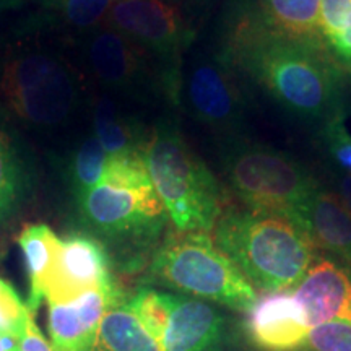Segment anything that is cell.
<instances>
[{
    "label": "cell",
    "mask_w": 351,
    "mask_h": 351,
    "mask_svg": "<svg viewBox=\"0 0 351 351\" xmlns=\"http://www.w3.org/2000/svg\"><path fill=\"white\" fill-rule=\"evenodd\" d=\"M217 51L239 77L301 119L327 121L341 111L340 65L326 44L278 33L258 5L232 3Z\"/></svg>",
    "instance_id": "obj_1"
},
{
    "label": "cell",
    "mask_w": 351,
    "mask_h": 351,
    "mask_svg": "<svg viewBox=\"0 0 351 351\" xmlns=\"http://www.w3.org/2000/svg\"><path fill=\"white\" fill-rule=\"evenodd\" d=\"M46 13L0 39V101L34 130L67 125L82 106L83 86Z\"/></svg>",
    "instance_id": "obj_2"
},
{
    "label": "cell",
    "mask_w": 351,
    "mask_h": 351,
    "mask_svg": "<svg viewBox=\"0 0 351 351\" xmlns=\"http://www.w3.org/2000/svg\"><path fill=\"white\" fill-rule=\"evenodd\" d=\"M213 241L263 293L291 291L317 258L309 236L291 219L225 207Z\"/></svg>",
    "instance_id": "obj_3"
},
{
    "label": "cell",
    "mask_w": 351,
    "mask_h": 351,
    "mask_svg": "<svg viewBox=\"0 0 351 351\" xmlns=\"http://www.w3.org/2000/svg\"><path fill=\"white\" fill-rule=\"evenodd\" d=\"M143 161L174 230L210 232L225 210V192L171 119L148 134Z\"/></svg>",
    "instance_id": "obj_4"
},
{
    "label": "cell",
    "mask_w": 351,
    "mask_h": 351,
    "mask_svg": "<svg viewBox=\"0 0 351 351\" xmlns=\"http://www.w3.org/2000/svg\"><path fill=\"white\" fill-rule=\"evenodd\" d=\"M78 208L95 232L125 244L155 241L168 217L138 153L109 156L103 181L78 197Z\"/></svg>",
    "instance_id": "obj_5"
},
{
    "label": "cell",
    "mask_w": 351,
    "mask_h": 351,
    "mask_svg": "<svg viewBox=\"0 0 351 351\" xmlns=\"http://www.w3.org/2000/svg\"><path fill=\"white\" fill-rule=\"evenodd\" d=\"M150 276L178 291L245 313L258 295L208 232L174 231L153 254Z\"/></svg>",
    "instance_id": "obj_6"
},
{
    "label": "cell",
    "mask_w": 351,
    "mask_h": 351,
    "mask_svg": "<svg viewBox=\"0 0 351 351\" xmlns=\"http://www.w3.org/2000/svg\"><path fill=\"white\" fill-rule=\"evenodd\" d=\"M223 169L245 208L280 215L296 225L319 191L314 176L295 158L239 137L231 138L223 150Z\"/></svg>",
    "instance_id": "obj_7"
},
{
    "label": "cell",
    "mask_w": 351,
    "mask_h": 351,
    "mask_svg": "<svg viewBox=\"0 0 351 351\" xmlns=\"http://www.w3.org/2000/svg\"><path fill=\"white\" fill-rule=\"evenodd\" d=\"M174 103L230 140L243 129L247 112L241 77L217 49H199L182 59Z\"/></svg>",
    "instance_id": "obj_8"
},
{
    "label": "cell",
    "mask_w": 351,
    "mask_h": 351,
    "mask_svg": "<svg viewBox=\"0 0 351 351\" xmlns=\"http://www.w3.org/2000/svg\"><path fill=\"white\" fill-rule=\"evenodd\" d=\"M127 304L161 351H213L221 340L223 315L204 300L140 288Z\"/></svg>",
    "instance_id": "obj_9"
},
{
    "label": "cell",
    "mask_w": 351,
    "mask_h": 351,
    "mask_svg": "<svg viewBox=\"0 0 351 351\" xmlns=\"http://www.w3.org/2000/svg\"><path fill=\"white\" fill-rule=\"evenodd\" d=\"M122 34L176 77L189 47L195 39V28L173 0H116L103 25Z\"/></svg>",
    "instance_id": "obj_10"
},
{
    "label": "cell",
    "mask_w": 351,
    "mask_h": 351,
    "mask_svg": "<svg viewBox=\"0 0 351 351\" xmlns=\"http://www.w3.org/2000/svg\"><path fill=\"white\" fill-rule=\"evenodd\" d=\"M80 52L91 78L106 90L127 96H145L152 91L166 95V70L155 67L156 59L106 26L83 33Z\"/></svg>",
    "instance_id": "obj_11"
},
{
    "label": "cell",
    "mask_w": 351,
    "mask_h": 351,
    "mask_svg": "<svg viewBox=\"0 0 351 351\" xmlns=\"http://www.w3.org/2000/svg\"><path fill=\"white\" fill-rule=\"evenodd\" d=\"M117 285L106 245L93 236L69 234L60 239L49 282L44 289L47 304H69L95 289Z\"/></svg>",
    "instance_id": "obj_12"
},
{
    "label": "cell",
    "mask_w": 351,
    "mask_h": 351,
    "mask_svg": "<svg viewBox=\"0 0 351 351\" xmlns=\"http://www.w3.org/2000/svg\"><path fill=\"white\" fill-rule=\"evenodd\" d=\"M247 337L262 351H301L307 348L311 327L293 291L267 293L247 313Z\"/></svg>",
    "instance_id": "obj_13"
},
{
    "label": "cell",
    "mask_w": 351,
    "mask_h": 351,
    "mask_svg": "<svg viewBox=\"0 0 351 351\" xmlns=\"http://www.w3.org/2000/svg\"><path fill=\"white\" fill-rule=\"evenodd\" d=\"M311 328L345 320L351 322V270L330 258H319L293 289Z\"/></svg>",
    "instance_id": "obj_14"
},
{
    "label": "cell",
    "mask_w": 351,
    "mask_h": 351,
    "mask_svg": "<svg viewBox=\"0 0 351 351\" xmlns=\"http://www.w3.org/2000/svg\"><path fill=\"white\" fill-rule=\"evenodd\" d=\"M124 301L119 285H114L86 293L69 304H47L52 343L67 351H91L104 313Z\"/></svg>",
    "instance_id": "obj_15"
},
{
    "label": "cell",
    "mask_w": 351,
    "mask_h": 351,
    "mask_svg": "<svg viewBox=\"0 0 351 351\" xmlns=\"http://www.w3.org/2000/svg\"><path fill=\"white\" fill-rule=\"evenodd\" d=\"M298 226L315 247L339 257L351 270V212L339 194L319 187Z\"/></svg>",
    "instance_id": "obj_16"
},
{
    "label": "cell",
    "mask_w": 351,
    "mask_h": 351,
    "mask_svg": "<svg viewBox=\"0 0 351 351\" xmlns=\"http://www.w3.org/2000/svg\"><path fill=\"white\" fill-rule=\"evenodd\" d=\"M19 245L23 252L29 280V298L26 306L34 314L44 301V289L49 282L59 252L60 239L47 225H28L19 236Z\"/></svg>",
    "instance_id": "obj_17"
},
{
    "label": "cell",
    "mask_w": 351,
    "mask_h": 351,
    "mask_svg": "<svg viewBox=\"0 0 351 351\" xmlns=\"http://www.w3.org/2000/svg\"><path fill=\"white\" fill-rule=\"evenodd\" d=\"M95 137L109 156L142 155L148 134L134 117L125 116L108 96H99L93 104Z\"/></svg>",
    "instance_id": "obj_18"
},
{
    "label": "cell",
    "mask_w": 351,
    "mask_h": 351,
    "mask_svg": "<svg viewBox=\"0 0 351 351\" xmlns=\"http://www.w3.org/2000/svg\"><path fill=\"white\" fill-rule=\"evenodd\" d=\"M91 351H161V348L124 301L104 313Z\"/></svg>",
    "instance_id": "obj_19"
},
{
    "label": "cell",
    "mask_w": 351,
    "mask_h": 351,
    "mask_svg": "<svg viewBox=\"0 0 351 351\" xmlns=\"http://www.w3.org/2000/svg\"><path fill=\"white\" fill-rule=\"evenodd\" d=\"M262 16L285 36L324 43L320 32V0H261Z\"/></svg>",
    "instance_id": "obj_20"
},
{
    "label": "cell",
    "mask_w": 351,
    "mask_h": 351,
    "mask_svg": "<svg viewBox=\"0 0 351 351\" xmlns=\"http://www.w3.org/2000/svg\"><path fill=\"white\" fill-rule=\"evenodd\" d=\"M116 0H39L43 13L54 23L77 33L99 28Z\"/></svg>",
    "instance_id": "obj_21"
},
{
    "label": "cell",
    "mask_w": 351,
    "mask_h": 351,
    "mask_svg": "<svg viewBox=\"0 0 351 351\" xmlns=\"http://www.w3.org/2000/svg\"><path fill=\"white\" fill-rule=\"evenodd\" d=\"M108 160L109 155L95 134L78 145L69 166V181L77 199L103 181Z\"/></svg>",
    "instance_id": "obj_22"
},
{
    "label": "cell",
    "mask_w": 351,
    "mask_h": 351,
    "mask_svg": "<svg viewBox=\"0 0 351 351\" xmlns=\"http://www.w3.org/2000/svg\"><path fill=\"white\" fill-rule=\"evenodd\" d=\"M25 191V169L12 138L0 127V223L13 212Z\"/></svg>",
    "instance_id": "obj_23"
},
{
    "label": "cell",
    "mask_w": 351,
    "mask_h": 351,
    "mask_svg": "<svg viewBox=\"0 0 351 351\" xmlns=\"http://www.w3.org/2000/svg\"><path fill=\"white\" fill-rule=\"evenodd\" d=\"M32 314L15 288L0 278V333L20 340Z\"/></svg>",
    "instance_id": "obj_24"
},
{
    "label": "cell",
    "mask_w": 351,
    "mask_h": 351,
    "mask_svg": "<svg viewBox=\"0 0 351 351\" xmlns=\"http://www.w3.org/2000/svg\"><path fill=\"white\" fill-rule=\"evenodd\" d=\"M322 134L328 155L341 169L351 174V134L345 125L343 111L326 121Z\"/></svg>",
    "instance_id": "obj_25"
},
{
    "label": "cell",
    "mask_w": 351,
    "mask_h": 351,
    "mask_svg": "<svg viewBox=\"0 0 351 351\" xmlns=\"http://www.w3.org/2000/svg\"><path fill=\"white\" fill-rule=\"evenodd\" d=\"M307 351H351V322L333 320L313 327L307 339Z\"/></svg>",
    "instance_id": "obj_26"
},
{
    "label": "cell",
    "mask_w": 351,
    "mask_h": 351,
    "mask_svg": "<svg viewBox=\"0 0 351 351\" xmlns=\"http://www.w3.org/2000/svg\"><path fill=\"white\" fill-rule=\"evenodd\" d=\"M351 15V0H320V32L324 43L343 28Z\"/></svg>",
    "instance_id": "obj_27"
},
{
    "label": "cell",
    "mask_w": 351,
    "mask_h": 351,
    "mask_svg": "<svg viewBox=\"0 0 351 351\" xmlns=\"http://www.w3.org/2000/svg\"><path fill=\"white\" fill-rule=\"evenodd\" d=\"M339 195L343 199V202L346 204V207L350 208L351 212V174L345 173L341 176V179L339 181Z\"/></svg>",
    "instance_id": "obj_28"
},
{
    "label": "cell",
    "mask_w": 351,
    "mask_h": 351,
    "mask_svg": "<svg viewBox=\"0 0 351 351\" xmlns=\"http://www.w3.org/2000/svg\"><path fill=\"white\" fill-rule=\"evenodd\" d=\"M0 351H20L19 339L0 333Z\"/></svg>",
    "instance_id": "obj_29"
},
{
    "label": "cell",
    "mask_w": 351,
    "mask_h": 351,
    "mask_svg": "<svg viewBox=\"0 0 351 351\" xmlns=\"http://www.w3.org/2000/svg\"><path fill=\"white\" fill-rule=\"evenodd\" d=\"M174 2L179 3V5L184 8L192 10V8H205V7L212 5V3H215V2H218V0H174Z\"/></svg>",
    "instance_id": "obj_30"
},
{
    "label": "cell",
    "mask_w": 351,
    "mask_h": 351,
    "mask_svg": "<svg viewBox=\"0 0 351 351\" xmlns=\"http://www.w3.org/2000/svg\"><path fill=\"white\" fill-rule=\"evenodd\" d=\"M32 2V0H0V8L7 10V8H19L23 7L25 3Z\"/></svg>",
    "instance_id": "obj_31"
},
{
    "label": "cell",
    "mask_w": 351,
    "mask_h": 351,
    "mask_svg": "<svg viewBox=\"0 0 351 351\" xmlns=\"http://www.w3.org/2000/svg\"><path fill=\"white\" fill-rule=\"evenodd\" d=\"M57 351H67V350H62V348H59V346H57Z\"/></svg>",
    "instance_id": "obj_32"
},
{
    "label": "cell",
    "mask_w": 351,
    "mask_h": 351,
    "mask_svg": "<svg viewBox=\"0 0 351 351\" xmlns=\"http://www.w3.org/2000/svg\"><path fill=\"white\" fill-rule=\"evenodd\" d=\"M173 2H174V0H173Z\"/></svg>",
    "instance_id": "obj_33"
}]
</instances>
